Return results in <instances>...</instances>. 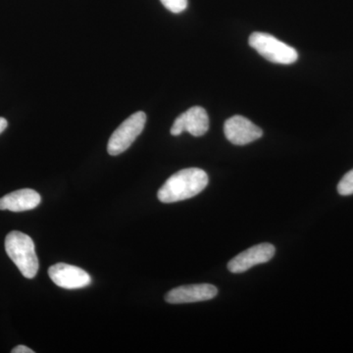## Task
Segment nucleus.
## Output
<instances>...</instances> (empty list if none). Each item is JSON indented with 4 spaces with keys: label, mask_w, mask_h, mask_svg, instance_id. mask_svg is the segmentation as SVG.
Here are the masks:
<instances>
[{
    "label": "nucleus",
    "mask_w": 353,
    "mask_h": 353,
    "mask_svg": "<svg viewBox=\"0 0 353 353\" xmlns=\"http://www.w3.org/2000/svg\"><path fill=\"white\" fill-rule=\"evenodd\" d=\"M6 250L9 259L18 267L21 274L27 279L36 277L39 271V259L32 239L19 231L7 234Z\"/></svg>",
    "instance_id": "f03ea898"
},
{
    "label": "nucleus",
    "mask_w": 353,
    "mask_h": 353,
    "mask_svg": "<svg viewBox=\"0 0 353 353\" xmlns=\"http://www.w3.org/2000/svg\"><path fill=\"white\" fill-rule=\"evenodd\" d=\"M12 353H34V350H32L31 348L28 347H25V345H18V347H14L12 350H11Z\"/></svg>",
    "instance_id": "ddd939ff"
},
{
    "label": "nucleus",
    "mask_w": 353,
    "mask_h": 353,
    "mask_svg": "<svg viewBox=\"0 0 353 353\" xmlns=\"http://www.w3.org/2000/svg\"><path fill=\"white\" fill-rule=\"evenodd\" d=\"M48 275L51 281L62 289H83L92 283V278L87 272L80 267L66 263L53 265L48 269Z\"/></svg>",
    "instance_id": "423d86ee"
},
{
    "label": "nucleus",
    "mask_w": 353,
    "mask_h": 353,
    "mask_svg": "<svg viewBox=\"0 0 353 353\" xmlns=\"http://www.w3.org/2000/svg\"><path fill=\"white\" fill-rule=\"evenodd\" d=\"M275 246L271 243H260L252 246L245 252L240 253L228 263V269L231 273L240 274L256 265L267 263L275 255Z\"/></svg>",
    "instance_id": "39448f33"
},
{
    "label": "nucleus",
    "mask_w": 353,
    "mask_h": 353,
    "mask_svg": "<svg viewBox=\"0 0 353 353\" xmlns=\"http://www.w3.org/2000/svg\"><path fill=\"white\" fill-rule=\"evenodd\" d=\"M209 130V117L205 109L194 106L181 114L171 128L172 136H180L183 132H190L192 136L201 137Z\"/></svg>",
    "instance_id": "6e6552de"
},
{
    "label": "nucleus",
    "mask_w": 353,
    "mask_h": 353,
    "mask_svg": "<svg viewBox=\"0 0 353 353\" xmlns=\"http://www.w3.org/2000/svg\"><path fill=\"white\" fill-rule=\"evenodd\" d=\"M338 192L341 196H352L353 194V169L347 172L338 185Z\"/></svg>",
    "instance_id": "9b49d317"
},
{
    "label": "nucleus",
    "mask_w": 353,
    "mask_h": 353,
    "mask_svg": "<svg viewBox=\"0 0 353 353\" xmlns=\"http://www.w3.org/2000/svg\"><path fill=\"white\" fill-rule=\"evenodd\" d=\"M7 126H8V123L6 118L0 117V134L6 131Z\"/></svg>",
    "instance_id": "4468645a"
},
{
    "label": "nucleus",
    "mask_w": 353,
    "mask_h": 353,
    "mask_svg": "<svg viewBox=\"0 0 353 353\" xmlns=\"http://www.w3.org/2000/svg\"><path fill=\"white\" fill-rule=\"evenodd\" d=\"M41 201V197L36 190H16L0 199V210H10L13 212L32 210L38 208Z\"/></svg>",
    "instance_id": "9d476101"
},
{
    "label": "nucleus",
    "mask_w": 353,
    "mask_h": 353,
    "mask_svg": "<svg viewBox=\"0 0 353 353\" xmlns=\"http://www.w3.org/2000/svg\"><path fill=\"white\" fill-rule=\"evenodd\" d=\"M165 8L173 13H181L188 7V0H160Z\"/></svg>",
    "instance_id": "f8f14e48"
},
{
    "label": "nucleus",
    "mask_w": 353,
    "mask_h": 353,
    "mask_svg": "<svg viewBox=\"0 0 353 353\" xmlns=\"http://www.w3.org/2000/svg\"><path fill=\"white\" fill-rule=\"evenodd\" d=\"M217 294V288L213 285H182L170 290L165 296V301L171 304L199 303V301H210Z\"/></svg>",
    "instance_id": "1a4fd4ad"
},
{
    "label": "nucleus",
    "mask_w": 353,
    "mask_h": 353,
    "mask_svg": "<svg viewBox=\"0 0 353 353\" xmlns=\"http://www.w3.org/2000/svg\"><path fill=\"white\" fill-rule=\"evenodd\" d=\"M248 43L272 63L290 65L299 59V53L294 48L266 32H253L248 39Z\"/></svg>",
    "instance_id": "7ed1b4c3"
},
{
    "label": "nucleus",
    "mask_w": 353,
    "mask_h": 353,
    "mask_svg": "<svg viewBox=\"0 0 353 353\" xmlns=\"http://www.w3.org/2000/svg\"><path fill=\"white\" fill-rule=\"evenodd\" d=\"M208 176L199 168H188L172 175L158 190L157 197L163 203L185 201L201 194L208 185Z\"/></svg>",
    "instance_id": "f257e3e1"
},
{
    "label": "nucleus",
    "mask_w": 353,
    "mask_h": 353,
    "mask_svg": "<svg viewBox=\"0 0 353 353\" xmlns=\"http://www.w3.org/2000/svg\"><path fill=\"white\" fill-rule=\"evenodd\" d=\"M146 115L139 111L130 116L113 132L108 141V152L112 157L126 152L145 129Z\"/></svg>",
    "instance_id": "20e7f679"
},
{
    "label": "nucleus",
    "mask_w": 353,
    "mask_h": 353,
    "mask_svg": "<svg viewBox=\"0 0 353 353\" xmlns=\"http://www.w3.org/2000/svg\"><path fill=\"white\" fill-rule=\"evenodd\" d=\"M224 132L228 141L236 145H248L263 134L259 126L240 115L233 116L225 122Z\"/></svg>",
    "instance_id": "0eeeda50"
}]
</instances>
